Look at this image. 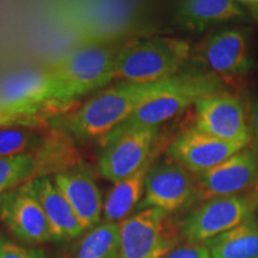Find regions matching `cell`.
Returning a JSON list of instances; mask_svg holds the SVG:
<instances>
[{"instance_id": "cell-12", "label": "cell", "mask_w": 258, "mask_h": 258, "mask_svg": "<svg viewBox=\"0 0 258 258\" xmlns=\"http://www.w3.org/2000/svg\"><path fill=\"white\" fill-rule=\"evenodd\" d=\"M244 148L246 147L221 140L192 125L172 140L167 147V154L190 172L199 175L217 166Z\"/></svg>"}, {"instance_id": "cell-13", "label": "cell", "mask_w": 258, "mask_h": 258, "mask_svg": "<svg viewBox=\"0 0 258 258\" xmlns=\"http://www.w3.org/2000/svg\"><path fill=\"white\" fill-rule=\"evenodd\" d=\"M202 57L211 73L220 78L245 74L252 66L247 35L240 29H225L211 35L202 46Z\"/></svg>"}, {"instance_id": "cell-21", "label": "cell", "mask_w": 258, "mask_h": 258, "mask_svg": "<svg viewBox=\"0 0 258 258\" xmlns=\"http://www.w3.org/2000/svg\"><path fill=\"white\" fill-rule=\"evenodd\" d=\"M35 158L31 152L0 157V195L34 179Z\"/></svg>"}, {"instance_id": "cell-27", "label": "cell", "mask_w": 258, "mask_h": 258, "mask_svg": "<svg viewBox=\"0 0 258 258\" xmlns=\"http://www.w3.org/2000/svg\"><path fill=\"white\" fill-rule=\"evenodd\" d=\"M4 198H5V194L0 195V211H2V205H3V201H4Z\"/></svg>"}, {"instance_id": "cell-9", "label": "cell", "mask_w": 258, "mask_h": 258, "mask_svg": "<svg viewBox=\"0 0 258 258\" xmlns=\"http://www.w3.org/2000/svg\"><path fill=\"white\" fill-rule=\"evenodd\" d=\"M195 127L200 131L249 147L252 143L246 105L238 96L224 92L203 97L195 103Z\"/></svg>"}, {"instance_id": "cell-20", "label": "cell", "mask_w": 258, "mask_h": 258, "mask_svg": "<svg viewBox=\"0 0 258 258\" xmlns=\"http://www.w3.org/2000/svg\"><path fill=\"white\" fill-rule=\"evenodd\" d=\"M76 258H120L118 222L104 221L85 235Z\"/></svg>"}, {"instance_id": "cell-16", "label": "cell", "mask_w": 258, "mask_h": 258, "mask_svg": "<svg viewBox=\"0 0 258 258\" xmlns=\"http://www.w3.org/2000/svg\"><path fill=\"white\" fill-rule=\"evenodd\" d=\"M176 17L183 28L201 31L213 24L246 19L249 12L237 0H178Z\"/></svg>"}, {"instance_id": "cell-22", "label": "cell", "mask_w": 258, "mask_h": 258, "mask_svg": "<svg viewBox=\"0 0 258 258\" xmlns=\"http://www.w3.org/2000/svg\"><path fill=\"white\" fill-rule=\"evenodd\" d=\"M41 139L28 127H0V157L29 153L28 148L37 147Z\"/></svg>"}, {"instance_id": "cell-14", "label": "cell", "mask_w": 258, "mask_h": 258, "mask_svg": "<svg viewBox=\"0 0 258 258\" xmlns=\"http://www.w3.org/2000/svg\"><path fill=\"white\" fill-rule=\"evenodd\" d=\"M54 182L72 206L84 230L93 228L101 221L104 202L95 179L82 166L57 173Z\"/></svg>"}, {"instance_id": "cell-1", "label": "cell", "mask_w": 258, "mask_h": 258, "mask_svg": "<svg viewBox=\"0 0 258 258\" xmlns=\"http://www.w3.org/2000/svg\"><path fill=\"white\" fill-rule=\"evenodd\" d=\"M173 77L152 83L123 82L96 95L64 122V132L77 138H104L145 103L172 83Z\"/></svg>"}, {"instance_id": "cell-28", "label": "cell", "mask_w": 258, "mask_h": 258, "mask_svg": "<svg viewBox=\"0 0 258 258\" xmlns=\"http://www.w3.org/2000/svg\"><path fill=\"white\" fill-rule=\"evenodd\" d=\"M257 214H258V205H257Z\"/></svg>"}, {"instance_id": "cell-15", "label": "cell", "mask_w": 258, "mask_h": 258, "mask_svg": "<svg viewBox=\"0 0 258 258\" xmlns=\"http://www.w3.org/2000/svg\"><path fill=\"white\" fill-rule=\"evenodd\" d=\"M31 183L46 213L53 240H71L82 235L85 230L54 179L50 177H41L32 179Z\"/></svg>"}, {"instance_id": "cell-23", "label": "cell", "mask_w": 258, "mask_h": 258, "mask_svg": "<svg viewBox=\"0 0 258 258\" xmlns=\"http://www.w3.org/2000/svg\"><path fill=\"white\" fill-rule=\"evenodd\" d=\"M0 258H48L41 250L25 247L0 235Z\"/></svg>"}, {"instance_id": "cell-26", "label": "cell", "mask_w": 258, "mask_h": 258, "mask_svg": "<svg viewBox=\"0 0 258 258\" xmlns=\"http://www.w3.org/2000/svg\"><path fill=\"white\" fill-rule=\"evenodd\" d=\"M237 2L258 21V0H237Z\"/></svg>"}, {"instance_id": "cell-7", "label": "cell", "mask_w": 258, "mask_h": 258, "mask_svg": "<svg viewBox=\"0 0 258 258\" xmlns=\"http://www.w3.org/2000/svg\"><path fill=\"white\" fill-rule=\"evenodd\" d=\"M199 199L195 173L173 159L153 161L145 180L139 209L158 208L167 214L188 207Z\"/></svg>"}, {"instance_id": "cell-24", "label": "cell", "mask_w": 258, "mask_h": 258, "mask_svg": "<svg viewBox=\"0 0 258 258\" xmlns=\"http://www.w3.org/2000/svg\"><path fill=\"white\" fill-rule=\"evenodd\" d=\"M164 258H212V254L206 244L186 243L176 246Z\"/></svg>"}, {"instance_id": "cell-4", "label": "cell", "mask_w": 258, "mask_h": 258, "mask_svg": "<svg viewBox=\"0 0 258 258\" xmlns=\"http://www.w3.org/2000/svg\"><path fill=\"white\" fill-rule=\"evenodd\" d=\"M190 55L188 41L175 37L141 38L121 46L115 61V79L152 83L178 74Z\"/></svg>"}, {"instance_id": "cell-25", "label": "cell", "mask_w": 258, "mask_h": 258, "mask_svg": "<svg viewBox=\"0 0 258 258\" xmlns=\"http://www.w3.org/2000/svg\"><path fill=\"white\" fill-rule=\"evenodd\" d=\"M246 114L251 138H252V143L250 146L258 151V92L251 93L247 99Z\"/></svg>"}, {"instance_id": "cell-3", "label": "cell", "mask_w": 258, "mask_h": 258, "mask_svg": "<svg viewBox=\"0 0 258 258\" xmlns=\"http://www.w3.org/2000/svg\"><path fill=\"white\" fill-rule=\"evenodd\" d=\"M224 92V80L214 73H178L173 77L172 83L165 91L141 105L127 120L102 138V140L138 128H159L161 123L195 105V103L203 97Z\"/></svg>"}, {"instance_id": "cell-19", "label": "cell", "mask_w": 258, "mask_h": 258, "mask_svg": "<svg viewBox=\"0 0 258 258\" xmlns=\"http://www.w3.org/2000/svg\"><path fill=\"white\" fill-rule=\"evenodd\" d=\"M205 244L212 258H258V222L251 218Z\"/></svg>"}, {"instance_id": "cell-8", "label": "cell", "mask_w": 258, "mask_h": 258, "mask_svg": "<svg viewBox=\"0 0 258 258\" xmlns=\"http://www.w3.org/2000/svg\"><path fill=\"white\" fill-rule=\"evenodd\" d=\"M159 128H138L102 141L99 172L105 179L116 183L141 169L154 156Z\"/></svg>"}, {"instance_id": "cell-6", "label": "cell", "mask_w": 258, "mask_h": 258, "mask_svg": "<svg viewBox=\"0 0 258 258\" xmlns=\"http://www.w3.org/2000/svg\"><path fill=\"white\" fill-rule=\"evenodd\" d=\"M120 258H164L178 243L169 214L146 208L118 222Z\"/></svg>"}, {"instance_id": "cell-18", "label": "cell", "mask_w": 258, "mask_h": 258, "mask_svg": "<svg viewBox=\"0 0 258 258\" xmlns=\"http://www.w3.org/2000/svg\"><path fill=\"white\" fill-rule=\"evenodd\" d=\"M156 154L137 172L121 182L116 183L111 191L108 194L104 202V218L106 221L120 222L128 218V214L137 207L144 196L145 180L150 167L152 166Z\"/></svg>"}, {"instance_id": "cell-2", "label": "cell", "mask_w": 258, "mask_h": 258, "mask_svg": "<svg viewBox=\"0 0 258 258\" xmlns=\"http://www.w3.org/2000/svg\"><path fill=\"white\" fill-rule=\"evenodd\" d=\"M120 47L102 43L71 49L46 69L51 101L70 105L85 93L115 79V61Z\"/></svg>"}, {"instance_id": "cell-17", "label": "cell", "mask_w": 258, "mask_h": 258, "mask_svg": "<svg viewBox=\"0 0 258 258\" xmlns=\"http://www.w3.org/2000/svg\"><path fill=\"white\" fill-rule=\"evenodd\" d=\"M35 158L34 179L49 177L82 166V158L67 132L54 131L44 135L31 152Z\"/></svg>"}, {"instance_id": "cell-5", "label": "cell", "mask_w": 258, "mask_h": 258, "mask_svg": "<svg viewBox=\"0 0 258 258\" xmlns=\"http://www.w3.org/2000/svg\"><path fill=\"white\" fill-rule=\"evenodd\" d=\"M258 191L209 199L192 211L182 224L188 243L205 244L254 217Z\"/></svg>"}, {"instance_id": "cell-10", "label": "cell", "mask_w": 258, "mask_h": 258, "mask_svg": "<svg viewBox=\"0 0 258 258\" xmlns=\"http://www.w3.org/2000/svg\"><path fill=\"white\" fill-rule=\"evenodd\" d=\"M0 219L10 233L22 243L38 245L53 240L49 222L31 180L5 192Z\"/></svg>"}, {"instance_id": "cell-11", "label": "cell", "mask_w": 258, "mask_h": 258, "mask_svg": "<svg viewBox=\"0 0 258 258\" xmlns=\"http://www.w3.org/2000/svg\"><path fill=\"white\" fill-rule=\"evenodd\" d=\"M199 199L241 194L258 182V151L249 146L217 166L196 175Z\"/></svg>"}]
</instances>
